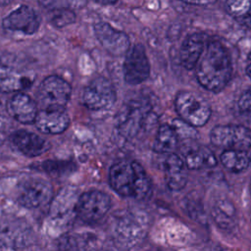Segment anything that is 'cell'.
<instances>
[{"label":"cell","mask_w":251,"mask_h":251,"mask_svg":"<svg viewBox=\"0 0 251 251\" xmlns=\"http://www.w3.org/2000/svg\"><path fill=\"white\" fill-rule=\"evenodd\" d=\"M163 170L167 186L173 191L181 190L187 182V170L184 160L176 153H169L164 160Z\"/></svg>","instance_id":"14"},{"label":"cell","mask_w":251,"mask_h":251,"mask_svg":"<svg viewBox=\"0 0 251 251\" xmlns=\"http://www.w3.org/2000/svg\"><path fill=\"white\" fill-rule=\"evenodd\" d=\"M39 3L50 10L57 9H71L81 8L85 4V0H38Z\"/></svg>","instance_id":"26"},{"label":"cell","mask_w":251,"mask_h":251,"mask_svg":"<svg viewBox=\"0 0 251 251\" xmlns=\"http://www.w3.org/2000/svg\"><path fill=\"white\" fill-rule=\"evenodd\" d=\"M226 8L231 16L242 19L251 10V0H226Z\"/></svg>","instance_id":"25"},{"label":"cell","mask_w":251,"mask_h":251,"mask_svg":"<svg viewBox=\"0 0 251 251\" xmlns=\"http://www.w3.org/2000/svg\"><path fill=\"white\" fill-rule=\"evenodd\" d=\"M178 136L175 127L168 124L159 126L155 140L153 142V151L159 154L173 153L177 146Z\"/></svg>","instance_id":"21"},{"label":"cell","mask_w":251,"mask_h":251,"mask_svg":"<svg viewBox=\"0 0 251 251\" xmlns=\"http://www.w3.org/2000/svg\"><path fill=\"white\" fill-rule=\"evenodd\" d=\"M75 164L69 161L47 160L41 163V169L53 177L64 176L73 171Z\"/></svg>","instance_id":"23"},{"label":"cell","mask_w":251,"mask_h":251,"mask_svg":"<svg viewBox=\"0 0 251 251\" xmlns=\"http://www.w3.org/2000/svg\"><path fill=\"white\" fill-rule=\"evenodd\" d=\"M92 1L100 5H113L118 2V0H92Z\"/></svg>","instance_id":"29"},{"label":"cell","mask_w":251,"mask_h":251,"mask_svg":"<svg viewBox=\"0 0 251 251\" xmlns=\"http://www.w3.org/2000/svg\"><path fill=\"white\" fill-rule=\"evenodd\" d=\"M15 146L25 156L35 157L43 154L49 148L47 140L27 130H18L12 136Z\"/></svg>","instance_id":"18"},{"label":"cell","mask_w":251,"mask_h":251,"mask_svg":"<svg viewBox=\"0 0 251 251\" xmlns=\"http://www.w3.org/2000/svg\"><path fill=\"white\" fill-rule=\"evenodd\" d=\"M222 165L231 173H241L251 165V155L237 150H223L220 155Z\"/></svg>","instance_id":"22"},{"label":"cell","mask_w":251,"mask_h":251,"mask_svg":"<svg viewBox=\"0 0 251 251\" xmlns=\"http://www.w3.org/2000/svg\"><path fill=\"white\" fill-rule=\"evenodd\" d=\"M210 139L223 150L243 151L251 155V128L237 125H220L212 128Z\"/></svg>","instance_id":"4"},{"label":"cell","mask_w":251,"mask_h":251,"mask_svg":"<svg viewBox=\"0 0 251 251\" xmlns=\"http://www.w3.org/2000/svg\"><path fill=\"white\" fill-rule=\"evenodd\" d=\"M237 110L239 115L248 123H251V86L238 98Z\"/></svg>","instance_id":"27"},{"label":"cell","mask_w":251,"mask_h":251,"mask_svg":"<svg viewBox=\"0 0 251 251\" xmlns=\"http://www.w3.org/2000/svg\"><path fill=\"white\" fill-rule=\"evenodd\" d=\"M37 129L43 133L59 134L70 126V118L65 109H40L34 120Z\"/></svg>","instance_id":"13"},{"label":"cell","mask_w":251,"mask_h":251,"mask_svg":"<svg viewBox=\"0 0 251 251\" xmlns=\"http://www.w3.org/2000/svg\"><path fill=\"white\" fill-rule=\"evenodd\" d=\"M124 78L127 84L137 85L144 82L150 75V64L146 50L141 43L129 47L123 66Z\"/></svg>","instance_id":"8"},{"label":"cell","mask_w":251,"mask_h":251,"mask_svg":"<svg viewBox=\"0 0 251 251\" xmlns=\"http://www.w3.org/2000/svg\"><path fill=\"white\" fill-rule=\"evenodd\" d=\"M10 115L21 124L34 123L38 112L37 104L24 92L16 93L7 105Z\"/></svg>","instance_id":"17"},{"label":"cell","mask_w":251,"mask_h":251,"mask_svg":"<svg viewBox=\"0 0 251 251\" xmlns=\"http://www.w3.org/2000/svg\"><path fill=\"white\" fill-rule=\"evenodd\" d=\"M183 160L189 170L214 168L218 163L213 151L204 145H197L188 148L184 153Z\"/></svg>","instance_id":"20"},{"label":"cell","mask_w":251,"mask_h":251,"mask_svg":"<svg viewBox=\"0 0 251 251\" xmlns=\"http://www.w3.org/2000/svg\"><path fill=\"white\" fill-rule=\"evenodd\" d=\"M116 100L117 94L113 83L103 76L92 79L82 93L84 106L92 111L108 110L114 106Z\"/></svg>","instance_id":"7"},{"label":"cell","mask_w":251,"mask_h":251,"mask_svg":"<svg viewBox=\"0 0 251 251\" xmlns=\"http://www.w3.org/2000/svg\"><path fill=\"white\" fill-rule=\"evenodd\" d=\"M52 194V185L47 180L39 177H30L20 184L17 199L22 206L32 209L47 203Z\"/></svg>","instance_id":"9"},{"label":"cell","mask_w":251,"mask_h":251,"mask_svg":"<svg viewBox=\"0 0 251 251\" xmlns=\"http://www.w3.org/2000/svg\"><path fill=\"white\" fill-rule=\"evenodd\" d=\"M94 34L102 47L111 55H126L130 47V40L124 31L116 29L106 22H98L93 25Z\"/></svg>","instance_id":"10"},{"label":"cell","mask_w":251,"mask_h":251,"mask_svg":"<svg viewBox=\"0 0 251 251\" xmlns=\"http://www.w3.org/2000/svg\"><path fill=\"white\" fill-rule=\"evenodd\" d=\"M196 77L202 87L211 92L222 91L232 75L231 57L226 47L218 40L207 42L196 67Z\"/></svg>","instance_id":"1"},{"label":"cell","mask_w":251,"mask_h":251,"mask_svg":"<svg viewBox=\"0 0 251 251\" xmlns=\"http://www.w3.org/2000/svg\"><path fill=\"white\" fill-rule=\"evenodd\" d=\"M40 16L33 8L27 5L18 7L2 21L4 28L13 31H21L25 34L35 33L40 26Z\"/></svg>","instance_id":"12"},{"label":"cell","mask_w":251,"mask_h":251,"mask_svg":"<svg viewBox=\"0 0 251 251\" xmlns=\"http://www.w3.org/2000/svg\"><path fill=\"white\" fill-rule=\"evenodd\" d=\"M72 93L68 81L58 75L47 76L37 91V102L40 109H65Z\"/></svg>","instance_id":"6"},{"label":"cell","mask_w":251,"mask_h":251,"mask_svg":"<svg viewBox=\"0 0 251 251\" xmlns=\"http://www.w3.org/2000/svg\"><path fill=\"white\" fill-rule=\"evenodd\" d=\"M248 61L251 62V51H250V53L248 54Z\"/></svg>","instance_id":"32"},{"label":"cell","mask_w":251,"mask_h":251,"mask_svg":"<svg viewBox=\"0 0 251 251\" xmlns=\"http://www.w3.org/2000/svg\"><path fill=\"white\" fill-rule=\"evenodd\" d=\"M32 78L18 70L0 65V91L2 92H19L29 87Z\"/></svg>","instance_id":"19"},{"label":"cell","mask_w":251,"mask_h":251,"mask_svg":"<svg viewBox=\"0 0 251 251\" xmlns=\"http://www.w3.org/2000/svg\"><path fill=\"white\" fill-rule=\"evenodd\" d=\"M110 208V196L103 191L93 189L79 196L75 203V212L83 223L95 224L107 215Z\"/></svg>","instance_id":"5"},{"label":"cell","mask_w":251,"mask_h":251,"mask_svg":"<svg viewBox=\"0 0 251 251\" xmlns=\"http://www.w3.org/2000/svg\"><path fill=\"white\" fill-rule=\"evenodd\" d=\"M179 1L187 4H192V5H208L216 2L217 0H179Z\"/></svg>","instance_id":"28"},{"label":"cell","mask_w":251,"mask_h":251,"mask_svg":"<svg viewBox=\"0 0 251 251\" xmlns=\"http://www.w3.org/2000/svg\"><path fill=\"white\" fill-rule=\"evenodd\" d=\"M246 75L251 78V62L246 67Z\"/></svg>","instance_id":"31"},{"label":"cell","mask_w":251,"mask_h":251,"mask_svg":"<svg viewBox=\"0 0 251 251\" xmlns=\"http://www.w3.org/2000/svg\"><path fill=\"white\" fill-rule=\"evenodd\" d=\"M13 0H0V7H3V6H7L9 5Z\"/></svg>","instance_id":"30"},{"label":"cell","mask_w":251,"mask_h":251,"mask_svg":"<svg viewBox=\"0 0 251 251\" xmlns=\"http://www.w3.org/2000/svg\"><path fill=\"white\" fill-rule=\"evenodd\" d=\"M206 44L207 40L204 33L195 32L188 35L182 42L179 51V59L182 67L186 70L195 69L205 50Z\"/></svg>","instance_id":"16"},{"label":"cell","mask_w":251,"mask_h":251,"mask_svg":"<svg viewBox=\"0 0 251 251\" xmlns=\"http://www.w3.org/2000/svg\"><path fill=\"white\" fill-rule=\"evenodd\" d=\"M175 107L179 119L193 127L205 126L212 114L208 101L201 95L188 90L176 93Z\"/></svg>","instance_id":"3"},{"label":"cell","mask_w":251,"mask_h":251,"mask_svg":"<svg viewBox=\"0 0 251 251\" xmlns=\"http://www.w3.org/2000/svg\"><path fill=\"white\" fill-rule=\"evenodd\" d=\"M148 110L138 102L129 103L119 119V130L126 137H133L142 127Z\"/></svg>","instance_id":"15"},{"label":"cell","mask_w":251,"mask_h":251,"mask_svg":"<svg viewBox=\"0 0 251 251\" xmlns=\"http://www.w3.org/2000/svg\"><path fill=\"white\" fill-rule=\"evenodd\" d=\"M112 188L123 197L145 200L152 194V183L144 168L136 161L121 160L109 171Z\"/></svg>","instance_id":"2"},{"label":"cell","mask_w":251,"mask_h":251,"mask_svg":"<svg viewBox=\"0 0 251 251\" xmlns=\"http://www.w3.org/2000/svg\"><path fill=\"white\" fill-rule=\"evenodd\" d=\"M49 21L56 27H64L75 21V14L71 9L50 10Z\"/></svg>","instance_id":"24"},{"label":"cell","mask_w":251,"mask_h":251,"mask_svg":"<svg viewBox=\"0 0 251 251\" xmlns=\"http://www.w3.org/2000/svg\"><path fill=\"white\" fill-rule=\"evenodd\" d=\"M32 230L22 219L7 218L0 223V243L5 247L20 248L31 242Z\"/></svg>","instance_id":"11"}]
</instances>
